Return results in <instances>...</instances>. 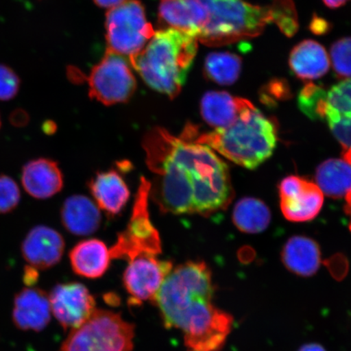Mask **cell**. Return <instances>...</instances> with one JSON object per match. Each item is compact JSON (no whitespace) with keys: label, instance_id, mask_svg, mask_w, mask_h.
<instances>
[{"label":"cell","instance_id":"cell-1","mask_svg":"<svg viewBox=\"0 0 351 351\" xmlns=\"http://www.w3.org/2000/svg\"><path fill=\"white\" fill-rule=\"evenodd\" d=\"M150 195L162 213L209 217L234 199L229 168L206 145L154 127L143 137Z\"/></svg>","mask_w":351,"mask_h":351},{"label":"cell","instance_id":"cell-2","mask_svg":"<svg viewBox=\"0 0 351 351\" xmlns=\"http://www.w3.org/2000/svg\"><path fill=\"white\" fill-rule=\"evenodd\" d=\"M182 134L250 169L269 159L278 143L276 123L249 100L238 118L225 128L199 134L197 126L189 123Z\"/></svg>","mask_w":351,"mask_h":351},{"label":"cell","instance_id":"cell-3","mask_svg":"<svg viewBox=\"0 0 351 351\" xmlns=\"http://www.w3.org/2000/svg\"><path fill=\"white\" fill-rule=\"evenodd\" d=\"M197 39L186 32L165 28L155 32L130 63L154 90L174 99L181 93L197 51Z\"/></svg>","mask_w":351,"mask_h":351},{"label":"cell","instance_id":"cell-4","mask_svg":"<svg viewBox=\"0 0 351 351\" xmlns=\"http://www.w3.org/2000/svg\"><path fill=\"white\" fill-rule=\"evenodd\" d=\"M214 293L209 267L204 261H189L170 271L152 301L166 328L185 333L212 309Z\"/></svg>","mask_w":351,"mask_h":351},{"label":"cell","instance_id":"cell-5","mask_svg":"<svg viewBox=\"0 0 351 351\" xmlns=\"http://www.w3.org/2000/svg\"><path fill=\"white\" fill-rule=\"evenodd\" d=\"M134 326L120 314L97 310L82 326L72 329L59 351H132Z\"/></svg>","mask_w":351,"mask_h":351},{"label":"cell","instance_id":"cell-6","mask_svg":"<svg viewBox=\"0 0 351 351\" xmlns=\"http://www.w3.org/2000/svg\"><path fill=\"white\" fill-rule=\"evenodd\" d=\"M150 190L151 182L142 178L128 225L109 249L112 260L130 262L140 256H159L162 253L159 232L153 226L148 210Z\"/></svg>","mask_w":351,"mask_h":351},{"label":"cell","instance_id":"cell-7","mask_svg":"<svg viewBox=\"0 0 351 351\" xmlns=\"http://www.w3.org/2000/svg\"><path fill=\"white\" fill-rule=\"evenodd\" d=\"M105 29L108 49L128 57L141 51L155 34L139 0H125L109 8Z\"/></svg>","mask_w":351,"mask_h":351},{"label":"cell","instance_id":"cell-8","mask_svg":"<svg viewBox=\"0 0 351 351\" xmlns=\"http://www.w3.org/2000/svg\"><path fill=\"white\" fill-rule=\"evenodd\" d=\"M86 79L90 97L107 106L128 102L137 88L124 56L108 49Z\"/></svg>","mask_w":351,"mask_h":351},{"label":"cell","instance_id":"cell-9","mask_svg":"<svg viewBox=\"0 0 351 351\" xmlns=\"http://www.w3.org/2000/svg\"><path fill=\"white\" fill-rule=\"evenodd\" d=\"M315 117L327 121L341 145L342 159L351 164V78L324 92L315 108Z\"/></svg>","mask_w":351,"mask_h":351},{"label":"cell","instance_id":"cell-10","mask_svg":"<svg viewBox=\"0 0 351 351\" xmlns=\"http://www.w3.org/2000/svg\"><path fill=\"white\" fill-rule=\"evenodd\" d=\"M280 209L289 221H309L317 216L324 204L323 192L305 178L289 176L279 186Z\"/></svg>","mask_w":351,"mask_h":351},{"label":"cell","instance_id":"cell-11","mask_svg":"<svg viewBox=\"0 0 351 351\" xmlns=\"http://www.w3.org/2000/svg\"><path fill=\"white\" fill-rule=\"evenodd\" d=\"M128 263L123 282L134 304L152 300L173 269L172 263L155 256H140Z\"/></svg>","mask_w":351,"mask_h":351},{"label":"cell","instance_id":"cell-12","mask_svg":"<svg viewBox=\"0 0 351 351\" xmlns=\"http://www.w3.org/2000/svg\"><path fill=\"white\" fill-rule=\"evenodd\" d=\"M49 300L51 313L64 329L82 326L96 310L94 297L81 283L56 285L49 295Z\"/></svg>","mask_w":351,"mask_h":351},{"label":"cell","instance_id":"cell-13","mask_svg":"<svg viewBox=\"0 0 351 351\" xmlns=\"http://www.w3.org/2000/svg\"><path fill=\"white\" fill-rule=\"evenodd\" d=\"M65 243L60 232L45 226L33 228L21 244L22 256L37 270H45L62 258Z\"/></svg>","mask_w":351,"mask_h":351},{"label":"cell","instance_id":"cell-14","mask_svg":"<svg viewBox=\"0 0 351 351\" xmlns=\"http://www.w3.org/2000/svg\"><path fill=\"white\" fill-rule=\"evenodd\" d=\"M51 308L49 295L43 289L28 287L16 293L12 320L22 331L41 332L49 324Z\"/></svg>","mask_w":351,"mask_h":351},{"label":"cell","instance_id":"cell-15","mask_svg":"<svg viewBox=\"0 0 351 351\" xmlns=\"http://www.w3.org/2000/svg\"><path fill=\"white\" fill-rule=\"evenodd\" d=\"M205 0H160L159 21L166 28L186 32L197 39L206 22Z\"/></svg>","mask_w":351,"mask_h":351},{"label":"cell","instance_id":"cell-16","mask_svg":"<svg viewBox=\"0 0 351 351\" xmlns=\"http://www.w3.org/2000/svg\"><path fill=\"white\" fill-rule=\"evenodd\" d=\"M21 183L30 196L46 199L62 190L63 174L57 162L47 158H38L24 165Z\"/></svg>","mask_w":351,"mask_h":351},{"label":"cell","instance_id":"cell-17","mask_svg":"<svg viewBox=\"0 0 351 351\" xmlns=\"http://www.w3.org/2000/svg\"><path fill=\"white\" fill-rule=\"evenodd\" d=\"M91 195L99 208L116 216L128 203L130 192L124 179L115 170L99 172L89 182Z\"/></svg>","mask_w":351,"mask_h":351},{"label":"cell","instance_id":"cell-18","mask_svg":"<svg viewBox=\"0 0 351 351\" xmlns=\"http://www.w3.org/2000/svg\"><path fill=\"white\" fill-rule=\"evenodd\" d=\"M69 260L74 273L96 279L106 273L112 258L104 241L90 239L77 243L70 252Z\"/></svg>","mask_w":351,"mask_h":351},{"label":"cell","instance_id":"cell-19","mask_svg":"<svg viewBox=\"0 0 351 351\" xmlns=\"http://www.w3.org/2000/svg\"><path fill=\"white\" fill-rule=\"evenodd\" d=\"M60 213L65 229L74 235L94 234L100 226L99 208L97 204L86 196L73 195L68 197Z\"/></svg>","mask_w":351,"mask_h":351},{"label":"cell","instance_id":"cell-20","mask_svg":"<svg viewBox=\"0 0 351 351\" xmlns=\"http://www.w3.org/2000/svg\"><path fill=\"white\" fill-rule=\"evenodd\" d=\"M282 260L291 273L308 278L317 273L322 263V252L317 241L307 237L295 236L285 243Z\"/></svg>","mask_w":351,"mask_h":351},{"label":"cell","instance_id":"cell-21","mask_svg":"<svg viewBox=\"0 0 351 351\" xmlns=\"http://www.w3.org/2000/svg\"><path fill=\"white\" fill-rule=\"evenodd\" d=\"M289 63L293 73L304 81L326 75L330 65L326 50L313 40L302 41L293 47Z\"/></svg>","mask_w":351,"mask_h":351},{"label":"cell","instance_id":"cell-22","mask_svg":"<svg viewBox=\"0 0 351 351\" xmlns=\"http://www.w3.org/2000/svg\"><path fill=\"white\" fill-rule=\"evenodd\" d=\"M247 102L225 91H210L202 98L201 115L215 130L225 128L238 118Z\"/></svg>","mask_w":351,"mask_h":351},{"label":"cell","instance_id":"cell-23","mask_svg":"<svg viewBox=\"0 0 351 351\" xmlns=\"http://www.w3.org/2000/svg\"><path fill=\"white\" fill-rule=\"evenodd\" d=\"M317 185L328 197H341L351 189V164L342 159H330L318 167Z\"/></svg>","mask_w":351,"mask_h":351},{"label":"cell","instance_id":"cell-24","mask_svg":"<svg viewBox=\"0 0 351 351\" xmlns=\"http://www.w3.org/2000/svg\"><path fill=\"white\" fill-rule=\"evenodd\" d=\"M232 221L245 234H258L265 230L271 221V213L263 202L244 197L235 205Z\"/></svg>","mask_w":351,"mask_h":351},{"label":"cell","instance_id":"cell-25","mask_svg":"<svg viewBox=\"0 0 351 351\" xmlns=\"http://www.w3.org/2000/svg\"><path fill=\"white\" fill-rule=\"evenodd\" d=\"M241 59L230 52H213L206 57L204 72L209 81L221 86H230L238 80Z\"/></svg>","mask_w":351,"mask_h":351},{"label":"cell","instance_id":"cell-26","mask_svg":"<svg viewBox=\"0 0 351 351\" xmlns=\"http://www.w3.org/2000/svg\"><path fill=\"white\" fill-rule=\"evenodd\" d=\"M331 59L337 77L351 78V38H341L333 43Z\"/></svg>","mask_w":351,"mask_h":351},{"label":"cell","instance_id":"cell-27","mask_svg":"<svg viewBox=\"0 0 351 351\" xmlns=\"http://www.w3.org/2000/svg\"><path fill=\"white\" fill-rule=\"evenodd\" d=\"M21 201V191L10 176L0 175V214L12 212Z\"/></svg>","mask_w":351,"mask_h":351},{"label":"cell","instance_id":"cell-28","mask_svg":"<svg viewBox=\"0 0 351 351\" xmlns=\"http://www.w3.org/2000/svg\"><path fill=\"white\" fill-rule=\"evenodd\" d=\"M20 79L8 66L0 64V101L15 97L20 89Z\"/></svg>","mask_w":351,"mask_h":351},{"label":"cell","instance_id":"cell-29","mask_svg":"<svg viewBox=\"0 0 351 351\" xmlns=\"http://www.w3.org/2000/svg\"><path fill=\"white\" fill-rule=\"evenodd\" d=\"M29 117L25 110L17 109L12 112L10 116L12 125L16 127H23L28 124Z\"/></svg>","mask_w":351,"mask_h":351},{"label":"cell","instance_id":"cell-30","mask_svg":"<svg viewBox=\"0 0 351 351\" xmlns=\"http://www.w3.org/2000/svg\"><path fill=\"white\" fill-rule=\"evenodd\" d=\"M38 270L32 266H25L24 271V282L27 287H34L38 282Z\"/></svg>","mask_w":351,"mask_h":351},{"label":"cell","instance_id":"cell-31","mask_svg":"<svg viewBox=\"0 0 351 351\" xmlns=\"http://www.w3.org/2000/svg\"><path fill=\"white\" fill-rule=\"evenodd\" d=\"M125 0H94L96 5L101 8H112L113 7L119 5L120 3L124 2Z\"/></svg>","mask_w":351,"mask_h":351},{"label":"cell","instance_id":"cell-32","mask_svg":"<svg viewBox=\"0 0 351 351\" xmlns=\"http://www.w3.org/2000/svg\"><path fill=\"white\" fill-rule=\"evenodd\" d=\"M326 21H322V24L319 25L318 23V19L315 20L313 23H311V29H313L315 34H322L326 32Z\"/></svg>","mask_w":351,"mask_h":351},{"label":"cell","instance_id":"cell-33","mask_svg":"<svg viewBox=\"0 0 351 351\" xmlns=\"http://www.w3.org/2000/svg\"><path fill=\"white\" fill-rule=\"evenodd\" d=\"M345 210L349 217V228L351 231V189L346 195Z\"/></svg>","mask_w":351,"mask_h":351},{"label":"cell","instance_id":"cell-34","mask_svg":"<svg viewBox=\"0 0 351 351\" xmlns=\"http://www.w3.org/2000/svg\"><path fill=\"white\" fill-rule=\"evenodd\" d=\"M349 0H323L326 5L330 8H337L344 5Z\"/></svg>","mask_w":351,"mask_h":351},{"label":"cell","instance_id":"cell-35","mask_svg":"<svg viewBox=\"0 0 351 351\" xmlns=\"http://www.w3.org/2000/svg\"><path fill=\"white\" fill-rule=\"evenodd\" d=\"M298 351H326L322 346L319 344H307L302 346Z\"/></svg>","mask_w":351,"mask_h":351},{"label":"cell","instance_id":"cell-36","mask_svg":"<svg viewBox=\"0 0 351 351\" xmlns=\"http://www.w3.org/2000/svg\"><path fill=\"white\" fill-rule=\"evenodd\" d=\"M43 130L47 134H53L56 130L55 123L52 121H46L43 124Z\"/></svg>","mask_w":351,"mask_h":351},{"label":"cell","instance_id":"cell-37","mask_svg":"<svg viewBox=\"0 0 351 351\" xmlns=\"http://www.w3.org/2000/svg\"><path fill=\"white\" fill-rule=\"evenodd\" d=\"M0 126H1V120H0Z\"/></svg>","mask_w":351,"mask_h":351}]
</instances>
